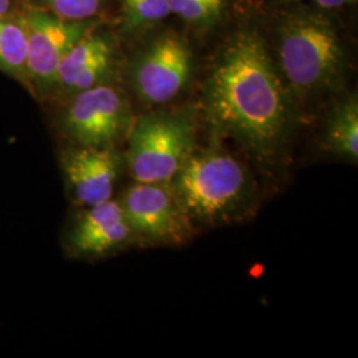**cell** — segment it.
<instances>
[{"label":"cell","instance_id":"cell-1","mask_svg":"<svg viewBox=\"0 0 358 358\" xmlns=\"http://www.w3.org/2000/svg\"><path fill=\"white\" fill-rule=\"evenodd\" d=\"M210 43L199 115L257 159H279L301 110L273 63L252 1Z\"/></svg>","mask_w":358,"mask_h":358},{"label":"cell","instance_id":"cell-2","mask_svg":"<svg viewBox=\"0 0 358 358\" xmlns=\"http://www.w3.org/2000/svg\"><path fill=\"white\" fill-rule=\"evenodd\" d=\"M252 6L273 63L300 110L343 93L352 68L345 15L303 4Z\"/></svg>","mask_w":358,"mask_h":358},{"label":"cell","instance_id":"cell-3","mask_svg":"<svg viewBox=\"0 0 358 358\" xmlns=\"http://www.w3.org/2000/svg\"><path fill=\"white\" fill-rule=\"evenodd\" d=\"M196 41L169 22L125 45L122 85L149 109L174 105L198 72Z\"/></svg>","mask_w":358,"mask_h":358},{"label":"cell","instance_id":"cell-4","mask_svg":"<svg viewBox=\"0 0 358 358\" xmlns=\"http://www.w3.org/2000/svg\"><path fill=\"white\" fill-rule=\"evenodd\" d=\"M170 187L192 224L236 222L255 205V183L248 170L217 148L192 153Z\"/></svg>","mask_w":358,"mask_h":358},{"label":"cell","instance_id":"cell-5","mask_svg":"<svg viewBox=\"0 0 358 358\" xmlns=\"http://www.w3.org/2000/svg\"><path fill=\"white\" fill-rule=\"evenodd\" d=\"M199 120L196 103L169 105L136 115L125 158L133 179L170 183L194 153Z\"/></svg>","mask_w":358,"mask_h":358},{"label":"cell","instance_id":"cell-6","mask_svg":"<svg viewBox=\"0 0 358 358\" xmlns=\"http://www.w3.org/2000/svg\"><path fill=\"white\" fill-rule=\"evenodd\" d=\"M55 124L72 145L115 148L128 137L136 118L122 83L103 84L52 105Z\"/></svg>","mask_w":358,"mask_h":358},{"label":"cell","instance_id":"cell-7","mask_svg":"<svg viewBox=\"0 0 358 358\" xmlns=\"http://www.w3.org/2000/svg\"><path fill=\"white\" fill-rule=\"evenodd\" d=\"M124 59L125 48L115 28L109 22L97 23L65 55L45 105H56L103 84L122 83Z\"/></svg>","mask_w":358,"mask_h":358},{"label":"cell","instance_id":"cell-8","mask_svg":"<svg viewBox=\"0 0 358 358\" xmlns=\"http://www.w3.org/2000/svg\"><path fill=\"white\" fill-rule=\"evenodd\" d=\"M24 20L28 44L26 90L34 99L47 103L65 55L92 27L101 22H68L32 7L24 13Z\"/></svg>","mask_w":358,"mask_h":358},{"label":"cell","instance_id":"cell-9","mask_svg":"<svg viewBox=\"0 0 358 358\" xmlns=\"http://www.w3.org/2000/svg\"><path fill=\"white\" fill-rule=\"evenodd\" d=\"M136 238L149 243H183L192 232L170 183H140L129 187L120 201Z\"/></svg>","mask_w":358,"mask_h":358},{"label":"cell","instance_id":"cell-10","mask_svg":"<svg viewBox=\"0 0 358 358\" xmlns=\"http://www.w3.org/2000/svg\"><path fill=\"white\" fill-rule=\"evenodd\" d=\"M122 162L115 148L72 145L62 155L66 183L77 202L85 207L112 199Z\"/></svg>","mask_w":358,"mask_h":358},{"label":"cell","instance_id":"cell-11","mask_svg":"<svg viewBox=\"0 0 358 358\" xmlns=\"http://www.w3.org/2000/svg\"><path fill=\"white\" fill-rule=\"evenodd\" d=\"M136 239L121 203L109 199L90 206L68 234L73 255L99 257L115 252Z\"/></svg>","mask_w":358,"mask_h":358},{"label":"cell","instance_id":"cell-12","mask_svg":"<svg viewBox=\"0 0 358 358\" xmlns=\"http://www.w3.org/2000/svg\"><path fill=\"white\" fill-rule=\"evenodd\" d=\"M250 0H169L173 19L198 44L210 43Z\"/></svg>","mask_w":358,"mask_h":358},{"label":"cell","instance_id":"cell-13","mask_svg":"<svg viewBox=\"0 0 358 358\" xmlns=\"http://www.w3.org/2000/svg\"><path fill=\"white\" fill-rule=\"evenodd\" d=\"M171 19L169 0H115L109 23L125 47Z\"/></svg>","mask_w":358,"mask_h":358},{"label":"cell","instance_id":"cell-14","mask_svg":"<svg viewBox=\"0 0 358 358\" xmlns=\"http://www.w3.org/2000/svg\"><path fill=\"white\" fill-rule=\"evenodd\" d=\"M324 145L331 153L352 164L358 159V97L356 92L340 93L327 113Z\"/></svg>","mask_w":358,"mask_h":358},{"label":"cell","instance_id":"cell-15","mask_svg":"<svg viewBox=\"0 0 358 358\" xmlns=\"http://www.w3.org/2000/svg\"><path fill=\"white\" fill-rule=\"evenodd\" d=\"M27 27L24 13L0 19V72L27 85Z\"/></svg>","mask_w":358,"mask_h":358},{"label":"cell","instance_id":"cell-16","mask_svg":"<svg viewBox=\"0 0 358 358\" xmlns=\"http://www.w3.org/2000/svg\"><path fill=\"white\" fill-rule=\"evenodd\" d=\"M29 7L68 22H110L115 0H28Z\"/></svg>","mask_w":358,"mask_h":358},{"label":"cell","instance_id":"cell-17","mask_svg":"<svg viewBox=\"0 0 358 358\" xmlns=\"http://www.w3.org/2000/svg\"><path fill=\"white\" fill-rule=\"evenodd\" d=\"M260 4H273V6H288V4H303L315 8H320L329 13L345 15L352 11L357 4V0H252Z\"/></svg>","mask_w":358,"mask_h":358},{"label":"cell","instance_id":"cell-18","mask_svg":"<svg viewBox=\"0 0 358 358\" xmlns=\"http://www.w3.org/2000/svg\"><path fill=\"white\" fill-rule=\"evenodd\" d=\"M28 8V0H0V19L20 16Z\"/></svg>","mask_w":358,"mask_h":358}]
</instances>
